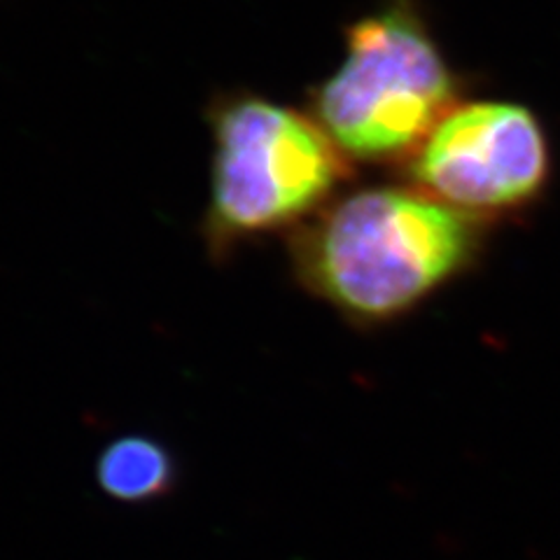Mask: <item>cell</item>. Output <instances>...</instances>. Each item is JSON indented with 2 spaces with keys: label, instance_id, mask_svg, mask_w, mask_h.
<instances>
[{
  "label": "cell",
  "instance_id": "cell-3",
  "mask_svg": "<svg viewBox=\"0 0 560 560\" xmlns=\"http://www.w3.org/2000/svg\"><path fill=\"white\" fill-rule=\"evenodd\" d=\"M453 78L423 26L393 8L358 22L346 59L315 96V119L358 160L423 145L448 115Z\"/></svg>",
  "mask_w": 560,
  "mask_h": 560
},
{
  "label": "cell",
  "instance_id": "cell-5",
  "mask_svg": "<svg viewBox=\"0 0 560 560\" xmlns=\"http://www.w3.org/2000/svg\"><path fill=\"white\" fill-rule=\"evenodd\" d=\"M178 467L171 451L145 434H125L96 460V483L115 502L143 504L171 493Z\"/></svg>",
  "mask_w": 560,
  "mask_h": 560
},
{
  "label": "cell",
  "instance_id": "cell-1",
  "mask_svg": "<svg viewBox=\"0 0 560 560\" xmlns=\"http://www.w3.org/2000/svg\"><path fill=\"white\" fill-rule=\"evenodd\" d=\"M475 248L467 218L416 191L341 199L296 236L302 283L355 320H390L458 273Z\"/></svg>",
  "mask_w": 560,
  "mask_h": 560
},
{
  "label": "cell",
  "instance_id": "cell-2",
  "mask_svg": "<svg viewBox=\"0 0 560 560\" xmlns=\"http://www.w3.org/2000/svg\"><path fill=\"white\" fill-rule=\"evenodd\" d=\"M346 175L343 152L285 105L236 98L215 117L208 238L215 248L311 215Z\"/></svg>",
  "mask_w": 560,
  "mask_h": 560
},
{
  "label": "cell",
  "instance_id": "cell-4",
  "mask_svg": "<svg viewBox=\"0 0 560 560\" xmlns=\"http://www.w3.org/2000/svg\"><path fill=\"white\" fill-rule=\"evenodd\" d=\"M549 171L547 138L514 103H469L423 140L413 178L455 210H502L533 199Z\"/></svg>",
  "mask_w": 560,
  "mask_h": 560
}]
</instances>
